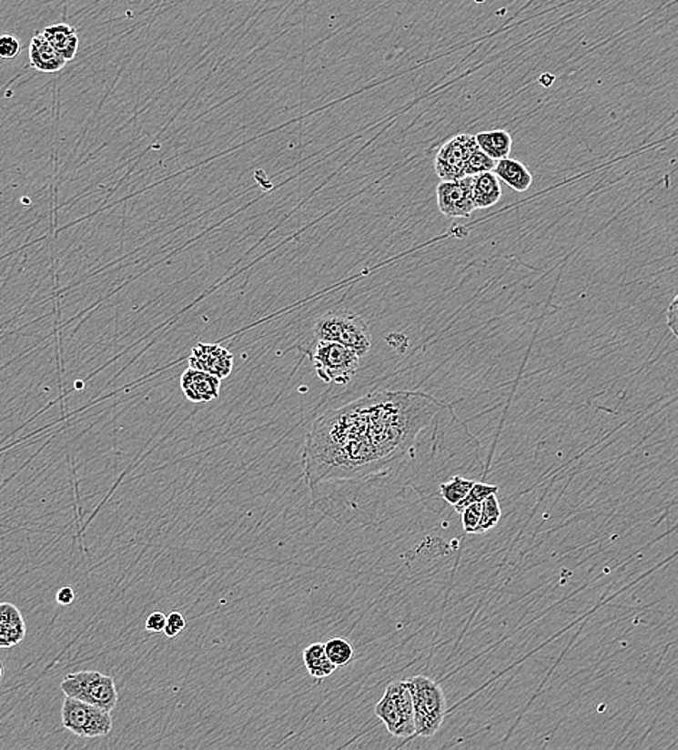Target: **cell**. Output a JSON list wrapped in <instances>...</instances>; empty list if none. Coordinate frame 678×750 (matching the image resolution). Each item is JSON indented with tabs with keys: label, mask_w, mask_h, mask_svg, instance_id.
Returning <instances> with one entry per match:
<instances>
[{
	"label": "cell",
	"mask_w": 678,
	"mask_h": 750,
	"mask_svg": "<svg viewBox=\"0 0 678 750\" xmlns=\"http://www.w3.org/2000/svg\"><path fill=\"white\" fill-rule=\"evenodd\" d=\"M443 403L421 391H376L313 421L303 451L310 488L372 475L406 455Z\"/></svg>",
	"instance_id": "1"
},
{
	"label": "cell",
	"mask_w": 678,
	"mask_h": 750,
	"mask_svg": "<svg viewBox=\"0 0 678 750\" xmlns=\"http://www.w3.org/2000/svg\"><path fill=\"white\" fill-rule=\"evenodd\" d=\"M317 340H332L351 348L359 357H366L372 347L369 323L359 313L330 310L313 323Z\"/></svg>",
	"instance_id": "2"
},
{
	"label": "cell",
	"mask_w": 678,
	"mask_h": 750,
	"mask_svg": "<svg viewBox=\"0 0 678 750\" xmlns=\"http://www.w3.org/2000/svg\"><path fill=\"white\" fill-rule=\"evenodd\" d=\"M406 683L413 698L416 737L428 739L435 736L446 715V697L442 687L426 675H414Z\"/></svg>",
	"instance_id": "3"
},
{
	"label": "cell",
	"mask_w": 678,
	"mask_h": 750,
	"mask_svg": "<svg viewBox=\"0 0 678 750\" xmlns=\"http://www.w3.org/2000/svg\"><path fill=\"white\" fill-rule=\"evenodd\" d=\"M310 361L322 381L347 386L359 372V357L351 348L332 340H317L309 351Z\"/></svg>",
	"instance_id": "4"
},
{
	"label": "cell",
	"mask_w": 678,
	"mask_h": 750,
	"mask_svg": "<svg viewBox=\"0 0 678 750\" xmlns=\"http://www.w3.org/2000/svg\"><path fill=\"white\" fill-rule=\"evenodd\" d=\"M374 713L391 736L397 739L416 737L413 698L406 681H391L383 698L377 703Z\"/></svg>",
	"instance_id": "5"
},
{
	"label": "cell",
	"mask_w": 678,
	"mask_h": 750,
	"mask_svg": "<svg viewBox=\"0 0 678 750\" xmlns=\"http://www.w3.org/2000/svg\"><path fill=\"white\" fill-rule=\"evenodd\" d=\"M59 687L66 697L77 698L107 712H113L117 705L118 695L115 678L101 674L98 671H78L73 674H66Z\"/></svg>",
	"instance_id": "6"
},
{
	"label": "cell",
	"mask_w": 678,
	"mask_h": 750,
	"mask_svg": "<svg viewBox=\"0 0 678 750\" xmlns=\"http://www.w3.org/2000/svg\"><path fill=\"white\" fill-rule=\"evenodd\" d=\"M61 720L66 730L83 739L105 737L113 729L112 712L73 697L64 700Z\"/></svg>",
	"instance_id": "7"
},
{
	"label": "cell",
	"mask_w": 678,
	"mask_h": 750,
	"mask_svg": "<svg viewBox=\"0 0 678 750\" xmlns=\"http://www.w3.org/2000/svg\"><path fill=\"white\" fill-rule=\"evenodd\" d=\"M478 149L475 136L468 133L453 136L452 139L443 145L436 153L435 167L436 175L440 177V181H456L466 177V167L470 162L472 153Z\"/></svg>",
	"instance_id": "8"
},
{
	"label": "cell",
	"mask_w": 678,
	"mask_h": 750,
	"mask_svg": "<svg viewBox=\"0 0 678 750\" xmlns=\"http://www.w3.org/2000/svg\"><path fill=\"white\" fill-rule=\"evenodd\" d=\"M439 211L448 218H470L475 211L472 198V177L456 181H440L436 188Z\"/></svg>",
	"instance_id": "9"
},
{
	"label": "cell",
	"mask_w": 678,
	"mask_h": 750,
	"mask_svg": "<svg viewBox=\"0 0 678 750\" xmlns=\"http://www.w3.org/2000/svg\"><path fill=\"white\" fill-rule=\"evenodd\" d=\"M188 365L191 369L201 370L224 380L233 372L234 357L227 348L219 344L198 342L192 348Z\"/></svg>",
	"instance_id": "10"
},
{
	"label": "cell",
	"mask_w": 678,
	"mask_h": 750,
	"mask_svg": "<svg viewBox=\"0 0 678 750\" xmlns=\"http://www.w3.org/2000/svg\"><path fill=\"white\" fill-rule=\"evenodd\" d=\"M221 381L216 375L189 367L181 375L182 393L191 403H209L218 399Z\"/></svg>",
	"instance_id": "11"
},
{
	"label": "cell",
	"mask_w": 678,
	"mask_h": 750,
	"mask_svg": "<svg viewBox=\"0 0 678 750\" xmlns=\"http://www.w3.org/2000/svg\"><path fill=\"white\" fill-rule=\"evenodd\" d=\"M29 61L36 71L48 74L58 73L66 64V59L56 53L42 32L32 36L29 44Z\"/></svg>",
	"instance_id": "12"
},
{
	"label": "cell",
	"mask_w": 678,
	"mask_h": 750,
	"mask_svg": "<svg viewBox=\"0 0 678 750\" xmlns=\"http://www.w3.org/2000/svg\"><path fill=\"white\" fill-rule=\"evenodd\" d=\"M26 635L24 616L15 604L0 603V648H12Z\"/></svg>",
	"instance_id": "13"
},
{
	"label": "cell",
	"mask_w": 678,
	"mask_h": 750,
	"mask_svg": "<svg viewBox=\"0 0 678 750\" xmlns=\"http://www.w3.org/2000/svg\"><path fill=\"white\" fill-rule=\"evenodd\" d=\"M42 34L48 39L49 44L54 46L56 53L70 63L76 58L80 46L78 32L68 24H56L46 26Z\"/></svg>",
	"instance_id": "14"
},
{
	"label": "cell",
	"mask_w": 678,
	"mask_h": 750,
	"mask_svg": "<svg viewBox=\"0 0 678 750\" xmlns=\"http://www.w3.org/2000/svg\"><path fill=\"white\" fill-rule=\"evenodd\" d=\"M501 197V181L494 172L473 175L472 198L475 208L487 209L497 206Z\"/></svg>",
	"instance_id": "15"
},
{
	"label": "cell",
	"mask_w": 678,
	"mask_h": 750,
	"mask_svg": "<svg viewBox=\"0 0 678 750\" xmlns=\"http://www.w3.org/2000/svg\"><path fill=\"white\" fill-rule=\"evenodd\" d=\"M494 174L500 177V181L504 182L517 192L529 191L532 185L531 172L522 162L511 159V157L497 160Z\"/></svg>",
	"instance_id": "16"
},
{
	"label": "cell",
	"mask_w": 678,
	"mask_h": 750,
	"mask_svg": "<svg viewBox=\"0 0 678 750\" xmlns=\"http://www.w3.org/2000/svg\"><path fill=\"white\" fill-rule=\"evenodd\" d=\"M478 147L494 160L510 157L512 149V137L507 130L495 129L475 135Z\"/></svg>",
	"instance_id": "17"
},
{
	"label": "cell",
	"mask_w": 678,
	"mask_h": 750,
	"mask_svg": "<svg viewBox=\"0 0 678 750\" xmlns=\"http://www.w3.org/2000/svg\"><path fill=\"white\" fill-rule=\"evenodd\" d=\"M303 663H305V667H307L310 677L315 678V680L329 677L337 670V667L330 663L327 653H325V644H310L309 646H307L303 650Z\"/></svg>",
	"instance_id": "18"
},
{
	"label": "cell",
	"mask_w": 678,
	"mask_h": 750,
	"mask_svg": "<svg viewBox=\"0 0 678 750\" xmlns=\"http://www.w3.org/2000/svg\"><path fill=\"white\" fill-rule=\"evenodd\" d=\"M325 653L335 667H345L354 658V646L344 638H332L325 643Z\"/></svg>",
	"instance_id": "19"
},
{
	"label": "cell",
	"mask_w": 678,
	"mask_h": 750,
	"mask_svg": "<svg viewBox=\"0 0 678 750\" xmlns=\"http://www.w3.org/2000/svg\"><path fill=\"white\" fill-rule=\"evenodd\" d=\"M473 483H475L473 481L466 480L463 476L456 475L453 476L452 480L449 481V482L442 483L440 488H439V492H440V497H442L448 504L455 507L456 504H460V501L468 495Z\"/></svg>",
	"instance_id": "20"
},
{
	"label": "cell",
	"mask_w": 678,
	"mask_h": 750,
	"mask_svg": "<svg viewBox=\"0 0 678 750\" xmlns=\"http://www.w3.org/2000/svg\"><path fill=\"white\" fill-rule=\"evenodd\" d=\"M481 504H482V514H481V522L477 534L490 532L501 520V507H500L497 493L485 498Z\"/></svg>",
	"instance_id": "21"
},
{
	"label": "cell",
	"mask_w": 678,
	"mask_h": 750,
	"mask_svg": "<svg viewBox=\"0 0 678 750\" xmlns=\"http://www.w3.org/2000/svg\"><path fill=\"white\" fill-rule=\"evenodd\" d=\"M500 488L497 485H490V483L484 482H475L471 488L470 492L460 501V504L455 505L456 512H462L466 507H470L471 504H477V502H482L485 498L490 497V495H494V493L498 492Z\"/></svg>",
	"instance_id": "22"
},
{
	"label": "cell",
	"mask_w": 678,
	"mask_h": 750,
	"mask_svg": "<svg viewBox=\"0 0 678 750\" xmlns=\"http://www.w3.org/2000/svg\"><path fill=\"white\" fill-rule=\"evenodd\" d=\"M495 165H497V160L488 157L487 153L482 152V150L478 147V149L472 153L470 162H468L466 177L485 174V172H494Z\"/></svg>",
	"instance_id": "23"
},
{
	"label": "cell",
	"mask_w": 678,
	"mask_h": 750,
	"mask_svg": "<svg viewBox=\"0 0 678 750\" xmlns=\"http://www.w3.org/2000/svg\"><path fill=\"white\" fill-rule=\"evenodd\" d=\"M460 514H462V525L465 532H468V534H473V532H475V534H477V530L481 522V514H482V504H481V502L471 504L470 507H466Z\"/></svg>",
	"instance_id": "24"
},
{
	"label": "cell",
	"mask_w": 678,
	"mask_h": 750,
	"mask_svg": "<svg viewBox=\"0 0 678 750\" xmlns=\"http://www.w3.org/2000/svg\"><path fill=\"white\" fill-rule=\"evenodd\" d=\"M21 53V42L15 35H0V59L12 61Z\"/></svg>",
	"instance_id": "25"
},
{
	"label": "cell",
	"mask_w": 678,
	"mask_h": 750,
	"mask_svg": "<svg viewBox=\"0 0 678 750\" xmlns=\"http://www.w3.org/2000/svg\"><path fill=\"white\" fill-rule=\"evenodd\" d=\"M185 625H187V621H185V616L182 615L181 612H171L167 615L164 633L167 638H177L184 631Z\"/></svg>",
	"instance_id": "26"
},
{
	"label": "cell",
	"mask_w": 678,
	"mask_h": 750,
	"mask_svg": "<svg viewBox=\"0 0 678 750\" xmlns=\"http://www.w3.org/2000/svg\"><path fill=\"white\" fill-rule=\"evenodd\" d=\"M167 616L162 613V612H154V613H150V615L147 616L145 628H147V633H164L165 626H167Z\"/></svg>",
	"instance_id": "27"
},
{
	"label": "cell",
	"mask_w": 678,
	"mask_h": 750,
	"mask_svg": "<svg viewBox=\"0 0 678 750\" xmlns=\"http://www.w3.org/2000/svg\"><path fill=\"white\" fill-rule=\"evenodd\" d=\"M665 318H667L668 328L672 330L675 340H678V295L675 296L672 305L668 306L667 312H665Z\"/></svg>",
	"instance_id": "28"
},
{
	"label": "cell",
	"mask_w": 678,
	"mask_h": 750,
	"mask_svg": "<svg viewBox=\"0 0 678 750\" xmlns=\"http://www.w3.org/2000/svg\"><path fill=\"white\" fill-rule=\"evenodd\" d=\"M74 599H76V593L70 586L59 589L58 593H56V602L63 604V606H70V604H73Z\"/></svg>",
	"instance_id": "29"
},
{
	"label": "cell",
	"mask_w": 678,
	"mask_h": 750,
	"mask_svg": "<svg viewBox=\"0 0 678 750\" xmlns=\"http://www.w3.org/2000/svg\"><path fill=\"white\" fill-rule=\"evenodd\" d=\"M4 678V664L0 663V680Z\"/></svg>",
	"instance_id": "30"
}]
</instances>
